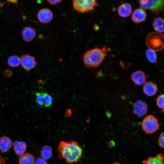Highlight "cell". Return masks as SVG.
Wrapping results in <instances>:
<instances>
[{"label":"cell","mask_w":164,"mask_h":164,"mask_svg":"<svg viewBox=\"0 0 164 164\" xmlns=\"http://www.w3.org/2000/svg\"><path fill=\"white\" fill-rule=\"evenodd\" d=\"M152 26L155 32L161 33L164 32V19L162 18H155L153 20Z\"/></svg>","instance_id":"obj_19"},{"label":"cell","mask_w":164,"mask_h":164,"mask_svg":"<svg viewBox=\"0 0 164 164\" xmlns=\"http://www.w3.org/2000/svg\"><path fill=\"white\" fill-rule=\"evenodd\" d=\"M131 78L134 84L137 86H141L144 84L146 80L145 73L139 70L133 72L131 75Z\"/></svg>","instance_id":"obj_12"},{"label":"cell","mask_w":164,"mask_h":164,"mask_svg":"<svg viewBox=\"0 0 164 164\" xmlns=\"http://www.w3.org/2000/svg\"><path fill=\"white\" fill-rule=\"evenodd\" d=\"M73 9L79 13L94 11L98 6L97 0H72Z\"/></svg>","instance_id":"obj_4"},{"label":"cell","mask_w":164,"mask_h":164,"mask_svg":"<svg viewBox=\"0 0 164 164\" xmlns=\"http://www.w3.org/2000/svg\"><path fill=\"white\" fill-rule=\"evenodd\" d=\"M0 164H5V159L0 155Z\"/></svg>","instance_id":"obj_31"},{"label":"cell","mask_w":164,"mask_h":164,"mask_svg":"<svg viewBox=\"0 0 164 164\" xmlns=\"http://www.w3.org/2000/svg\"><path fill=\"white\" fill-rule=\"evenodd\" d=\"M146 44L149 49L160 51L164 48V35L156 32H150L146 37Z\"/></svg>","instance_id":"obj_3"},{"label":"cell","mask_w":164,"mask_h":164,"mask_svg":"<svg viewBox=\"0 0 164 164\" xmlns=\"http://www.w3.org/2000/svg\"><path fill=\"white\" fill-rule=\"evenodd\" d=\"M158 90V86L156 84L151 81L145 82L143 87V93L148 96L155 95Z\"/></svg>","instance_id":"obj_11"},{"label":"cell","mask_w":164,"mask_h":164,"mask_svg":"<svg viewBox=\"0 0 164 164\" xmlns=\"http://www.w3.org/2000/svg\"><path fill=\"white\" fill-rule=\"evenodd\" d=\"M20 59L22 67L27 71L32 69L37 64L35 58L28 54H25L22 56Z\"/></svg>","instance_id":"obj_7"},{"label":"cell","mask_w":164,"mask_h":164,"mask_svg":"<svg viewBox=\"0 0 164 164\" xmlns=\"http://www.w3.org/2000/svg\"><path fill=\"white\" fill-rule=\"evenodd\" d=\"M140 8L145 10H150L158 14L164 9V0H136Z\"/></svg>","instance_id":"obj_6"},{"label":"cell","mask_w":164,"mask_h":164,"mask_svg":"<svg viewBox=\"0 0 164 164\" xmlns=\"http://www.w3.org/2000/svg\"><path fill=\"white\" fill-rule=\"evenodd\" d=\"M48 2L52 5H55L61 2L62 0H46Z\"/></svg>","instance_id":"obj_29"},{"label":"cell","mask_w":164,"mask_h":164,"mask_svg":"<svg viewBox=\"0 0 164 164\" xmlns=\"http://www.w3.org/2000/svg\"><path fill=\"white\" fill-rule=\"evenodd\" d=\"M35 159L33 155L29 153H24L20 156L19 164H35Z\"/></svg>","instance_id":"obj_18"},{"label":"cell","mask_w":164,"mask_h":164,"mask_svg":"<svg viewBox=\"0 0 164 164\" xmlns=\"http://www.w3.org/2000/svg\"><path fill=\"white\" fill-rule=\"evenodd\" d=\"M148 105L144 101L138 100L136 101L133 105V112L138 117H141L147 113Z\"/></svg>","instance_id":"obj_8"},{"label":"cell","mask_w":164,"mask_h":164,"mask_svg":"<svg viewBox=\"0 0 164 164\" xmlns=\"http://www.w3.org/2000/svg\"><path fill=\"white\" fill-rule=\"evenodd\" d=\"M36 34L35 29L30 26L24 27L22 31L23 39L25 41L27 42L32 41L34 39Z\"/></svg>","instance_id":"obj_14"},{"label":"cell","mask_w":164,"mask_h":164,"mask_svg":"<svg viewBox=\"0 0 164 164\" xmlns=\"http://www.w3.org/2000/svg\"><path fill=\"white\" fill-rule=\"evenodd\" d=\"M35 164H48L46 160L42 158H38L36 160Z\"/></svg>","instance_id":"obj_27"},{"label":"cell","mask_w":164,"mask_h":164,"mask_svg":"<svg viewBox=\"0 0 164 164\" xmlns=\"http://www.w3.org/2000/svg\"><path fill=\"white\" fill-rule=\"evenodd\" d=\"M145 55L147 59L150 62L152 63H156L157 56L155 51L148 48L146 51Z\"/></svg>","instance_id":"obj_22"},{"label":"cell","mask_w":164,"mask_h":164,"mask_svg":"<svg viewBox=\"0 0 164 164\" xmlns=\"http://www.w3.org/2000/svg\"><path fill=\"white\" fill-rule=\"evenodd\" d=\"M156 104L163 112H164V93L159 95L156 99Z\"/></svg>","instance_id":"obj_25"},{"label":"cell","mask_w":164,"mask_h":164,"mask_svg":"<svg viewBox=\"0 0 164 164\" xmlns=\"http://www.w3.org/2000/svg\"><path fill=\"white\" fill-rule=\"evenodd\" d=\"M143 164H164V155L162 153H159L153 156L149 157L144 160Z\"/></svg>","instance_id":"obj_17"},{"label":"cell","mask_w":164,"mask_h":164,"mask_svg":"<svg viewBox=\"0 0 164 164\" xmlns=\"http://www.w3.org/2000/svg\"><path fill=\"white\" fill-rule=\"evenodd\" d=\"M132 8L130 4L125 2L120 5L117 9L118 15L123 18L127 17L132 14Z\"/></svg>","instance_id":"obj_13"},{"label":"cell","mask_w":164,"mask_h":164,"mask_svg":"<svg viewBox=\"0 0 164 164\" xmlns=\"http://www.w3.org/2000/svg\"><path fill=\"white\" fill-rule=\"evenodd\" d=\"M58 157L68 163L78 162L82 157L83 150L82 147L75 141H62L58 147Z\"/></svg>","instance_id":"obj_1"},{"label":"cell","mask_w":164,"mask_h":164,"mask_svg":"<svg viewBox=\"0 0 164 164\" xmlns=\"http://www.w3.org/2000/svg\"><path fill=\"white\" fill-rule=\"evenodd\" d=\"M158 143L161 148L164 149V132H162L159 135L158 139Z\"/></svg>","instance_id":"obj_26"},{"label":"cell","mask_w":164,"mask_h":164,"mask_svg":"<svg viewBox=\"0 0 164 164\" xmlns=\"http://www.w3.org/2000/svg\"><path fill=\"white\" fill-rule=\"evenodd\" d=\"M111 164H121V163H120L119 162H114L113 163H111Z\"/></svg>","instance_id":"obj_32"},{"label":"cell","mask_w":164,"mask_h":164,"mask_svg":"<svg viewBox=\"0 0 164 164\" xmlns=\"http://www.w3.org/2000/svg\"><path fill=\"white\" fill-rule=\"evenodd\" d=\"M37 17L39 21L42 23H47L51 21L53 18L52 11L47 8H43L38 12Z\"/></svg>","instance_id":"obj_9"},{"label":"cell","mask_w":164,"mask_h":164,"mask_svg":"<svg viewBox=\"0 0 164 164\" xmlns=\"http://www.w3.org/2000/svg\"><path fill=\"white\" fill-rule=\"evenodd\" d=\"M13 146V143L9 137L4 136L0 138V150L3 153L8 152Z\"/></svg>","instance_id":"obj_15"},{"label":"cell","mask_w":164,"mask_h":164,"mask_svg":"<svg viewBox=\"0 0 164 164\" xmlns=\"http://www.w3.org/2000/svg\"><path fill=\"white\" fill-rule=\"evenodd\" d=\"M147 16V13L145 10L140 8L134 10L132 15V19L134 23L139 24L145 21Z\"/></svg>","instance_id":"obj_10"},{"label":"cell","mask_w":164,"mask_h":164,"mask_svg":"<svg viewBox=\"0 0 164 164\" xmlns=\"http://www.w3.org/2000/svg\"><path fill=\"white\" fill-rule=\"evenodd\" d=\"M4 74L6 77H10L12 76V72L10 70L6 69L4 71Z\"/></svg>","instance_id":"obj_28"},{"label":"cell","mask_w":164,"mask_h":164,"mask_svg":"<svg viewBox=\"0 0 164 164\" xmlns=\"http://www.w3.org/2000/svg\"><path fill=\"white\" fill-rule=\"evenodd\" d=\"M106 46L95 47L86 51L83 56V60L86 67L92 69L98 67L107 55Z\"/></svg>","instance_id":"obj_2"},{"label":"cell","mask_w":164,"mask_h":164,"mask_svg":"<svg viewBox=\"0 0 164 164\" xmlns=\"http://www.w3.org/2000/svg\"><path fill=\"white\" fill-rule=\"evenodd\" d=\"M40 155L42 158L45 160L50 159L52 156L51 148L48 145L44 146L40 151Z\"/></svg>","instance_id":"obj_20"},{"label":"cell","mask_w":164,"mask_h":164,"mask_svg":"<svg viewBox=\"0 0 164 164\" xmlns=\"http://www.w3.org/2000/svg\"><path fill=\"white\" fill-rule=\"evenodd\" d=\"M36 101L39 106L42 107L44 105V92H39L36 94Z\"/></svg>","instance_id":"obj_24"},{"label":"cell","mask_w":164,"mask_h":164,"mask_svg":"<svg viewBox=\"0 0 164 164\" xmlns=\"http://www.w3.org/2000/svg\"><path fill=\"white\" fill-rule=\"evenodd\" d=\"M20 63V58L17 55L10 56L7 60V63L10 67H18L19 66Z\"/></svg>","instance_id":"obj_21"},{"label":"cell","mask_w":164,"mask_h":164,"mask_svg":"<svg viewBox=\"0 0 164 164\" xmlns=\"http://www.w3.org/2000/svg\"><path fill=\"white\" fill-rule=\"evenodd\" d=\"M53 99L52 97L47 92L44 93V102L45 107H50L53 103Z\"/></svg>","instance_id":"obj_23"},{"label":"cell","mask_w":164,"mask_h":164,"mask_svg":"<svg viewBox=\"0 0 164 164\" xmlns=\"http://www.w3.org/2000/svg\"><path fill=\"white\" fill-rule=\"evenodd\" d=\"M160 126L157 118L153 115L146 116L142 123V128L146 134H152L156 132Z\"/></svg>","instance_id":"obj_5"},{"label":"cell","mask_w":164,"mask_h":164,"mask_svg":"<svg viewBox=\"0 0 164 164\" xmlns=\"http://www.w3.org/2000/svg\"><path fill=\"white\" fill-rule=\"evenodd\" d=\"M13 146L15 153L20 156L24 153L27 148L26 143L22 141H15Z\"/></svg>","instance_id":"obj_16"},{"label":"cell","mask_w":164,"mask_h":164,"mask_svg":"<svg viewBox=\"0 0 164 164\" xmlns=\"http://www.w3.org/2000/svg\"><path fill=\"white\" fill-rule=\"evenodd\" d=\"M72 114V112L71 109H68L65 113V115L66 117H68L71 116Z\"/></svg>","instance_id":"obj_30"}]
</instances>
